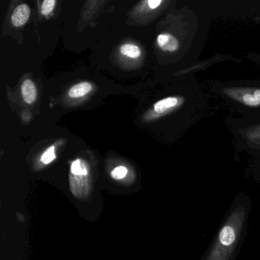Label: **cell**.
<instances>
[{"label": "cell", "mask_w": 260, "mask_h": 260, "mask_svg": "<svg viewBox=\"0 0 260 260\" xmlns=\"http://www.w3.org/2000/svg\"><path fill=\"white\" fill-rule=\"evenodd\" d=\"M175 19L176 28L159 33L156 45L164 54L174 57L177 74L201 60L214 18L203 1L189 0L176 12Z\"/></svg>", "instance_id": "obj_1"}, {"label": "cell", "mask_w": 260, "mask_h": 260, "mask_svg": "<svg viewBox=\"0 0 260 260\" xmlns=\"http://www.w3.org/2000/svg\"><path fill=\"white\" fill-rule=\"evenodd\" d=\"M252 202L245 193L237 194L211 246L201 260H235L247 229Z\"/></svg>", "instance_id": "obj_2"}, {"label": "cell", "mask_w": 260, "mask_h": 260, "mask_svg": "<svg viewBox=\"0 0 260 260\" xmlns=\"http://www.w3.org/2000/svg\"><path fill=\"white\" fill-rule=\"evenodd\" d=\"M217 103L240 117L260 118V80H204Z\"/></svg>", "instance_id": "obj_3"}, {"label": "cell", "mask_w": 260, "mask_h": 260, "mask_svg": "<svg viewBox=\"0 0 260 260\" xmlns=\"http://www.w3.org/2000/svg\"><path fill=\"white\" fill-rule=\"evenodd\" d=\"M223 122L232 136L237 152L246 153L252 160L260 161V118L228 115Z\"/></svg>", "instance_id": "obj_4"}, {"label": "cell", "mask_w": 260, "mask_h": 260, "mask_svg": "<svg viewBox=\"0 0 260 260\" xmlns=\"http://www.w3.org/2000/svg\"><path fill=\"white\" fill-rule=\"evenodd\" d=\"M234 62L236 63H241L243 62L242 59L234 57L231 54H214L208 58L200 60L196 62L194 64L191 65L186 69L179 71L177 74H175L173 77H184V76H196V74L204 72L207 70L211 68L214 65L217 64L221 62Z\"/></svg>", "instance_id": "obj_5"}, {"label": "cell", "mask_w": 260, "mask_h": 260, "mask_svg": "<svg viewBox=\"0 0 260 260\" xmlns=\"http://www.w3.org/2000/svg\"><path fill=\"white\" fill-rule=\"evenodd\" d=\"M31 16V10L27 4L18 6L12 15L11 22L15 27H21L25 25Z\"/></svg>", "instance_id": "obj_6"}, {"label": "cell", "mask_w": 260, "mask_h": 260, "mask_svg": "<svg viewBox=\"0 0 260 260\" xmlns=\"http://www.w3.org/2000/svg\"><path fill=\"white\" fill-rule=\"evenodd\" d=\"M21 91L24 101L28 104H32L37 99V89L31 80H25L22 83Z\"/></svg>", "instance_id": "obj_7"}, {"label": "cell", "mask_w": 260, "mask_h": 260, "mask_svg": "<svg viewBox=\"0 0 260 260\" xmlns=\"http://www.w3.org/2000/svg\"><path fill=\"white\" fill-rule=\"evenodd\" d=\"M92 89V86L90 83L83 82L72 86L68 92V95L71 98H80L89 93Z\"/></svg>", "instance_id": "obj_8"}, {"label": "cell", "mask_w": 260, "mask_h": 260, "mask_svg": "<svg viewBox=\"0 0 260 260\" xmlns=\"http://www.w3.org/2000/svg\"><path fill=\"white\" fill-rule=\"evenodd\" d=\"M71 174L76 176H86L88 174V169L84 161L77 159L71 164Z\"/></svg>", "instance_id": "obj_9"}, {"label": "cell", "mask_w": 260, "mask_h": 260, "mask_svg": "<svg viewBox=\"0 0 260 260\" xmlns=\"http://www.w3.org/2000/svg\"><path fill=\"white\" fill-rule=\"evenodd\" d=\"M120 52L126 57L131 58H138L141 54V51L139 47L132 44H124L120 48Z\"/></svg>", "instance_id": "obj_10"}, {"label": "cell", "mask_w": 260, "mask_h": 260, "mask_svg": "<svg viewBox=\"0 0 260 260\" xmlns=\"http://www.w3.org/2000/svg\"><path fill=\"white\" fill-rule=\"evenodd\" d=\"M247 173L254 181L260 183V161L251 160L248 166Z\"/></svg>", "instance_id": "obj_11"}, {"label": "cell", "mask_w": 260, "mask_h": 260, "mask_svg": "<svg viewBox=\"0 0 260 260\" xmlns=\"http://www.w3.org/2000/svg\"><path fill=\"white\" fill-rule=\"evenodd\" d=\"M56 159V153H55V147L54 146H51L49 148L47 149L43 154L42 155L41 157V161L42 164L45 165H48V164L52 162L54 159Z\"/></svg>", "instance_id": "obj_12"}, {"label": "cell", "mask_w": 260, "mask_h": 260, "mask_svg": "<svg viewBox=\"0 0 260 260\" xmlns=\"http://www.w3.org/2000/svg\"><path fill=\"white\" fill-rule=\"evenodd\" d=\"M128 170L124 166H118L111 172V177L115 180H121L127 176Z\"/></svg>", "instance_id": "obj_13"}, {"label": "cell", "mask_w": 260, "mask_h": 260, "mask_svg": "<svg viewBox=\"0 0 260 260\" xmlns=\"http://www.w3.org/2000/svg\"><path fill=\"white\" fill-rule=\"evenodd\" d=\"M55 5V0H45L42 3V10H41L42 14L45 16H48L54 10Z\"/></svg>", "instance_id": "obj_14"}, {"label": "cell", "mask_w": 260, "mask_h": 260, "mask_svg": "<svg viewBox=\"0 0 260 260\" xmlns=\"http://www.w3.org/2000/svg\"><path fill=\"white\" fill-rule=\"evenodd\" d=\"M246 58L260 69V54L253 52V51H249L246 55Z\"/></svg>", "instance_id": "obj_15"}, {"label": "cell", "mask_w": 260, "mask_h": 260, "mask_svg": "<svg viewBox=\"0 0 260 260\" xmlns=\"http://www.w3.org/2000/svg\"><path fill=\"white\" fill-rule=\"evenodd\" d=\"M162 4H164V2L162 1V0H149V1H147L148 7H150V9H151V10H156V9L159 8Z\"/></svg>", "instance_id": "obj_16"}]
</instances>
